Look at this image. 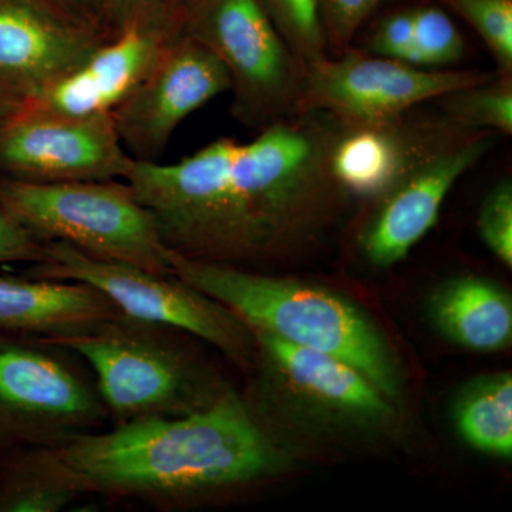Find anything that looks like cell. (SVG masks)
<instances>
[{"mask_svg": "<svg viewBox=\"0 0 512 512\" xmlns=\"http://www.w3.org/2000/svg\"><path fill=\"white\" fill-rule=\"evenodd\" d=\"M37 457L80 495L175 501L278 474L284 457L234 393L184 416L92 431Z\"/></svg>", "mask_w": 512, "mask_h": 512, "instance_id": "2", "label": "cell"}, {"mask_svg": "<svg viewBox=\"0 0 512 512\" xmlns=\"http://www.w3.org/2000/svg\"><path fill=\"white\" fill-rule=\"evenodd\" d=\"M439 100L444 119L458 128L512 134V74H493Z\"/></svg>", "mask_w": 512, "mask_h": 512, "instance_id": "21", "label": "cell"}, {"mask_svg": "<svg viewBox=\"0 0 512 512\" xmlns=\"http://www.w3.org/2000/svg\"><path fill=\"white\" fill-rule=\"evenodd\" d=\"M113 302L83 282L0 276V330L36 339L63 338L120 318Z\"/></svg>", "mask_w": 512, "mask_h": 512, "instance_id": "16", "label": "cell"}, {"mask_svg": "<svg viewBox=\"0 0 512 512\" xmlns=\"http://www.w3.org/2000/svg\"><path fill=\"white\" fill-rule=\"evenodd\" d=\"M181 2H183L184 8H185V3H187V0H181Z\"/></svg>", "mask_w": 512, "mask_h": 512, "instance_id": "32", "label": "cell"}, {"mask_svg": "<svg viewBox=\"0 0 512 512\" xmlns=\"http://www.w3.org/2000/svg\"><path fill=\"white\" fill-rule=\"evenodd\" d=\"M421 133L423 127H406L403 119L384 126H345L330 151V173L345 194L376 201L403 173Z\"/></svg>", "mask_w": 512, "mask_h": 512, "instance_id": "18", "label": "cell"}, {"mask_svg": "<svg viewBox=\"0 0 512 512\" xmlns=\"http://www.w3.org/2000/svg\"><path fill=\"white\" fill-rule=\"evenodd\" d=\"M451 414L458 436L473 450L511 460V372L487 373L468 380L454 397Z\"/></svg>", "mask_w": 512, "mask_h": 512, "instance_id": "19", "label": "cell"}, {"mask_svg": "<svg viewBox=\"0 0 512 512\" xmlns=\"http://www.w3.org/2000/svg\"><path fill=\"white\" fill-rule=\"evenodd\" d=\"M490 50L500 74H512V0H443Z\"/></svg>", "mask_w": 512, "mask_h": 512, "instance_id": "23", "label": "cell"}, {"mask_svg": "<svg viewBox=\"0 0 512 512\" xmlns=\"http://www.w3.org/2000/svg\"><path fill=\"white\" fill-rule=\"evenodd\" d=\"M25 101L19 93L0 82V127L25 106Z\"/></svg>", "mask_w": 512, "mask_h": 512, "instance_id": "31", "label": "cell"}, {"mask_svg": "<svg viewBox=\"0 0 512 512\" xmlns=\"http://www.w3.org/2000/svg\"><path fill=\"white\" fill-rule=\"evenodd\" d=\"M427 312L434 328L460 348L493 353L512 342L511 293L484 276L460 275L431 292Z\"/></svg>", "mask_w": 512, "mask_h": 512, "instance_id": "17", "label": "cell"}, {"mask_svg": "<svg viewBox=\"0 0 512 512\" xmlns=\"http://www.w3.org/2000/svg\"><path fill=\"white\" fill-rule=\"evenodd\" d=\"M343 127L303 111L247 143L220 137L175 163L134 160L124 181L175 254L228 265L282 254L313 238L345 194L330 173Z\"/></svg>", "mask_w": 512, "mask_h": 512, "instance_id": "1", "label": "cell"}, {"mask_svg": "<svg viewBox=\"0 0 512 512\" xmlns=\"http://www.w3.org/2000/svg\"><path fill=\"white\" fill-rule=\"evenodd\" d=\"M252 333L276 377L309 409L356 426H379L392 419V399L345 360Z\"/></svg>", "mask_w": 512, "mask_h": 512, "instance_id": "15", "label": "cell"}, {"mask_svg": "<svg viewBox=\"0 0 512 512\" xmlns=\"http://www.w3.org/2000/svg\"><path fill=\"white\" fill-rule=\"evenodd\" d=\"M494 131L463 130L444 119L423 127L419 144L400 177L382 197L360 232L363 258L376 268L403 261L436 227L457 181L497 143Z\"/></svg>", "mask_w": 512, "mask_h": 512, "instance_id": "9", "label": "cell"}, {"mask_svg": "<svg viewBox=\"0 0 512 512\" xmlns=\"http://www.w3.org/2000/svg\"><path fill=\"white\" fill-rule=\"evenodd\" d=\"M133 163L111 114L74 119L23 106L0 127V177L32 183L124 181Z\"/></svg>", "mask_w": 512, "mask_h": 512, "instance_id": "11", "label": "cell"}, {"mask_svg": "<svg viewBox=\"0 0 512 512\" xmlns=\"http://www.w3.org/2000/svg\"><path fill=\"white\" fill-rule=\"evenodd\" d=\"M79 497L40 461L35 450L15 458L0 477V512H57Z\"/></svg>", "mask_w": 512, "mask_h": 512, "instance_id": "20", "label": "cell"}, {"mask_svg": "<svg viewBox=\"0 0 512 512\" xmlns=\"http://www.w3.org/2000/svg\"><path fill=\"white\" fill-rule=\"evenodd\" d=\"M289 47L303 62L328 56L318 0H258Z\"/></svg>", "mask_w": 512, "mask_h": 512, "instance_id": "22", "label": "cell"}, {"mask_svg": "<svg viewBox=\"0 0 512 512\" xmlns=\"http://www.w3.org/2000/svg\"><path fill=\"white\" fill-rule=\"evenodd\" d=\"M113 36L131 25L183 32L184 5L181 0H100Z\"/></svg>", "mask_w": 512, "mask_h": 512, "instance_id": "25", "label": "cell"}, {"mask_svg": "<svg viewBox=\"0 0 512 512\" xmlns=\"http://www.w3.org/2000/svg\"><path fill=\"white\" fill-rule=\"evenodd\" d=\"M0 207L42 244L63 242L93 258L173 275L170 249L126 181L32 183L0 177Z\"/></svg>", "mask_w": 512, "mask_h": 512, "instance_id": "4", "label": "cell"}, {"mask_svg": "<svg viewBox=\"0 0 512 512\" xmlns=\"http://www.w3.org/2000/svg\"><path fill=\"white\" fill-rule=\"evenodd\" d=\"M183 32L224 64L239 123L259 131L302 113L306 63L258 0H187Z\"/></svg>", "mask_w": 512, "mask_h": 512, "instance_id": "6", "label": "cell"}, {"mask_svg": "<svg viewBox=\"0 0 512 512\" xmlns=\"http://www.w3.org/2000/svg\"><path fill=\"white\" fill-rule=\"evenodd\" d=\"M412 15L416 66H447L463 57V37L446 12L423 6L412 10Z\"/></svg>", "mask_w": 512, "mask_h": 512, "instance_id": "24", "label": "cell"}, {"mask_svg": "<svg viewBox=\"0 0 512 512\" xmlns=\"http://www.w3.org/2000/svg\"><path fill=\"white\" fill-rule=\"evenodd\" d=\"M43 254V261L33 264L28 276L83 282L106 295L126 318L190 333L239 366L254 359L256 340L251 329L220 302L174 275L93 258L63 242H46Z\"/></svg>", "mask_w": 512, "mask_h": 512, "instance_id": "7", "label": "cell"}, {"mask_svg": "<svg viewBox=\"0 0 512 512\" xmlns=\"http://www.w3.org/2000/svg\"><path fill=\"white\" fill-rule=\"evenodd\" d=\"M55 15L103 40L113 39L100 0H39Z\"/></svg>", "mask_w": 512, "mask_h": 512, "instance_id": "30", "label": "cell"}, {"mask_svg": "<svg viewBox=\"0 0 512 512\" xmlns=\"http://www.w3.org/2000/svg\"><path fill=\"white\" fill-rule=\"evenodd\" d=\"M45 244L29 234L19 222L0 207V265L39 264L43 261Z\"/></svg>", "mask_w": 512, "mask_h": 512, "instance_id": "29", "label": "cell"}, {"mask_svg": "<svg viewBox=\"0 0 512 512\" xmlns=\"http://www.w3.org/2000/svg\"><path fill=\"white\" fill-rule=\"evenodd\" d=\"M370 53L414 64V30L412 10L394 13L380 23L369 43Z\"/></svg>", "mask_w": 512, "mask_h": 512, "instance_id": "28", "label": "cell"}, {"mask_svg": "<svg viewBox=\"0 0 512 512\" xmlns=\"http://www.w3.org/2000/svg\"><path fill=\"white\" fill-rule=\"evenodd\" d=\"M478 234L491 254L512 268V184L503 180L488 192L477 220Z\"/></svg>", "mask_w": 512, "mask_h": 512, "instance_id": "26", "label": "cell"}, {"mask_svg": "<svg viewBox=\"0 0 512 512\" xmlns=\"http://www.w3.org/2000/svg\"><path fill=\"white\" fill-rule=\"evenodd\" d=\"M180 33L128 26L101 43L73 72L26 100L25 106L74 119L111 114Z\"/></svg>", "mask_w": 512, "mask_h": 512, "instance_id": "13", "label": "cell"}, {"mask_svg": "<svg viewBox=\"0 0 512 512\" xmlns=\"http://www.w3.org/2000/svg\"><path fill=\"white\" fill-rule=\"evenodd\" d=\"M57 346L0 330V446L55 447L92 433L109 412Z\"/></svg>", "mask_w": 512, "mask_h": 512, "instance_id": "8", "label": "cell"}, {"mask_svg": "<svg viewBox=\"0 0 512 512\" xmlns=\"http://www.w3.org/2000/svg\"><path fill=\"white\" fill-rule=\"evenodd\" d=\"M380 3L382 0H318L328 47L339 55L348 50L357 30Z\"/></svg>", "mask_w": 512, "mask_h": 512, "instance_id": "27", "label": "cell"}, {"mask_svg": "<svg viewBox=\"0 0 512 512\" xmlns=\"http://www.w3.org/2000/svg\"><path fill=\"white\" fill-rule=\"evenodd\" d=\"M480 70H430L377 56L345 52L306 63L303 111H325L343 126H384L426 101L485 82Z\"/></svg>", "mask_w": 512, "mask_h": 512, "instance_id": "10", "label": "cell"}, {"mask_svg": "<svg viewBox=\"0 0 512 512\" xmlns=\"http://www.w3.org/2000/svg\"><path fill=\"white\" fill-rule=\"evenodd\" d=\"M229 89L224 64L181 32L163 47L136 89L113 110L111 119L134 160L160 161L180 124Z\"/></svg>", "mask_w": 512, "mask_h": 512, "instance_id": "12", "label": "cell"}, {"mask_svg": "<svg viewBox=\"0 0 512 512\" xmlns=\"http://www.w3.org/2000/svg\"><path fill=\"white\" fill-rule=\"evenodd\" d=\"M165 326L120 316L92 330L40 339L83 357L96 373L100 399L119 423L184 416L214 403L194 360Z\"/></svg>", "mask_w": 512, "mask_h": 512, "instance_id": "5", "label": "cell"}, {"mask_svg": "<svg viewBox=\"0 0 512 512\" xmlns=\"http://www.w3.org/2000/svg\"><path fill=\"white\" fill-rule=\"evenodd\" d=\"M168 264L175 278L220 302L251 332L345 360L387 397L399 396L402 373L392 349L369 316L345 296L173 251H168Z\"/></svg>", "mask_w": 512, "mask_h": 512, "instance_id": "3", "label": "cell"}, {"mask_svg": "<svg viewBox=\"0 0 512 512\" xmlns=\"http://www.w3.org/2000/svg\"><path fill=\"white\" fill-rule=\"evenodd\" d=\"M104 42L39 0H0V82L25 100L73 72Z\"/></svg>", "mask_w": 512, "mask_h": 512, "instance_id": "14", "label": "cell"}]
</instances>
